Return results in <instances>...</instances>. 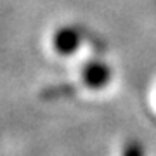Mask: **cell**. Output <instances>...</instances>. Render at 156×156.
<instances>
[{"mask_svg":"<svg viewBox=\"0 0 156 156\" xmlns=\"http://www.w3.org/2000/svg\"><path fill=\"white\" fill-rule=\"evenodd\" d=\"M113 69L101 59H90L82 68V80L92 90H99L111 82Z\"/></svg>","mask_w":156,"mask_h":156,"instance_id":"2","label":"cell"},{"mask_svg":"<svg viewBox=\"0 0 156 156\" xmlns=\"http://www.w3.org/2000/svg\"><path fill=\"white\" fill-rule=\"evenodd\" d=\"M122 156H146V151H144V146L142 142L137 139H130L125 142L122 149Z\"/></svg>","mask_w":156,"mask_h":156,"instance_id":"4","label":"cell"},{"mask_svg":"<svg viewBox=\"0 0 156 156\" xmlns=\"http://www.w3.org/2000/svg\"><path fill=\"white\" fill-rule=\"evenodd\" d=\"M76 94V87L71 83H57L50 85L47 89L42 90V97L45 101H54V99H66V97H73Z\"/></svg>","mask_w":156,"mask_h":156,"instance_id":"3","label":"cell"},{"mask_svg":"<svg viewBox=\"0 0 156 156\" xmlns=\"http://www.w3.org/2000/svg\"><path fill=\"white\" fill-rule=\"evenodd\" d=\"M83 42V30L76 26H61L52 35V47L59 56H73Z\"/></svg>","mask_w":156,"mask_h":156,"instance_id":"1","label":"cell"}]
</instances>
